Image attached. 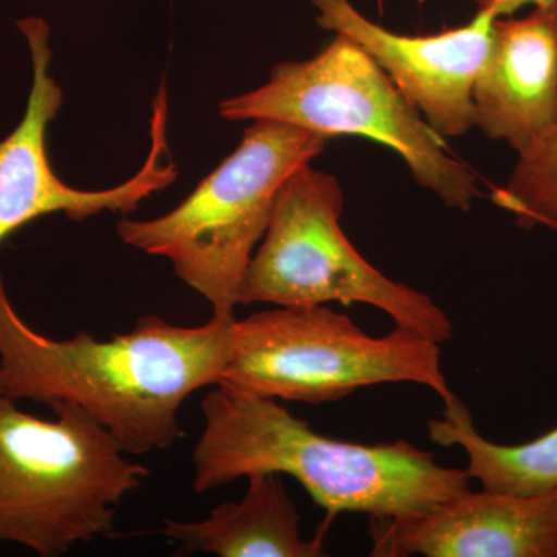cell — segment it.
Instances as JSON below:
<instances>
[{
  "instance_id": "6da1fadb",
  "label": "cell",
  "mask_w": 557,
  "mask_h": 557,
  "mask_svg": "<svg viewBox=\"0 0 557 557\" xmlns=\"http://www.w3.org/2000/svg\"><path fill=\"white\" fill-rule=\"evenodd\" d=\"M234 321L178 327L149 314L109 339H53L22 319L0 274V394L79 406L132 456L168 449L183 437V403L222 380Z\"/></svg>"
},
{
  "instance_id": "7a4b0ae2",
  "label": "cell",
  "mask_w": 557,
  "mask_h": 557,
  "mask_svg": "<svg viewBox=\"0 0 557 557\" xmlns=\"http://www.w3.org/2000/svg\"><path fill=\"white\" fill-rule=\"evenodd\" d=\"M193 487L209 493L260 472L298 480L327 511L369 519L424 515L469 490L467 469L440 465L405 440L376 445L325 437L276 398L214 386L201 403Z\"/></svg>"
},
{
  "instance_id": "3957f363",
  "label": "cell",
  "mask_w": 557,
  "mask_h": 557,
  "mask_svg": "<svg viewBox=\"0 0 557 557\" xmlns=\"http://www.w3.org/2000/svg\"><path fill=\"white\" fill-rule=\"evenodd\" d=\"M50 409L57 418L40 420L0 394V544L40 557L110 536L115 508L149 475L86 410Z\"/></svg>"
},
{
  "instance_id": "277c9868",
  "label": "cell",
  "mask_w": 557,
  "mask_h": 557,
  "mask_svg": "<svg viewBox=\"0 0 557 557\" xmlns=\"http://www.w3.org/2000/svg\"><path fill=\"white\" fill-rule=\"evenodd\" d=\"M329 139L292 124L255 121L239 148L177 208L157 219L121 220L120 239L170 260L180 281L211 306L212 318H236L242 281L269 228L278 189L321 156Z\"/></svg>"
},
{
  "instance_id": "5b68a950",
  "label": "cell",
  "mask_w": 557,
  "mask_h": 557,
  "mask_svg": "<svg viewBox=\"0 0 557 557\" xmlns=\"http://www.w3.org/2000/svg\"><path fill=\"white\" fill-rule=\"evenodd\" d=\"M220 115L278 121L329 138L359 135L397 152L418 185L446 207L468 212L480 197L471 168L449 152L368 51L344 35L311 60L276 65L269 83L223 101Z\"/></svg>"
},
{
  "instance_id": "8992f818",
  "label": "cell",
  "mask_w": 557,
  "mask_h": 557,
  "mask_svg": "<svg viewBox=\"0 0 557 557\" xmlns=\"http://www.w3.org/2000/svg\"><path fill=\"white\" fill-rule=\"evenodd\" d=\"M413 383L450 405L456 395L440 344L399 327L369 336L327 306L277 307L233 325V346L218 386L284 401L325 405L362 387Z\"/></svg>"
},
{
  "instance_id": "52a82bcc",
  "label": "cell",
  "mask_w": 557,
  "mask_h": 557,
  "mask_svg": "<svg viewBox=\"0 0 557 557\" xmlns=\"http://www.w3.org/2000/svg\"><path fill=\"white\" fill-rule=\"evenodd\" d=\"M338 180L304 164L278 189L269 228L242 281L239 306L313 307L364 304L395 325L442 344L454 324L424 293L392 281L362 258L343 228Z\"/></svg>"
},
{
  "instance_id": "ba28073f",
  "label": "cell",
  "mask_w": 557,
  "mask_h": 557,
  "mask_svg": "<svg viewBox=\"0 0 557 557\" xmlns=\"http://www.w3.org/2000/svg\"><path fill=\"white\" fill-rule=\"evenodd\" d=\"M17 25L30 47L33 84L24 119L0 141V244L33 220L54 212H64L70 220H84L102 211L129 214L143 200L174 183L178 171L168 148L164 86L153 100L148 159L134 177L115 188L81 190L54 174L47 152V129L64 95L50 75V27L39 17Z\"/></svg>"
},
{
  "instance_id": "9c48e42d",
  "label": "cell",
  "mask_w": 557,
  "mask_h": 557,
  "mask_svg": "<svg viewBox=\"0 0 557 557\" xmlns=\"http://www.w3.org/2000/svg\"><path fill=\"white\" fill-rule=\"evenodd\" d=\"M318 24L368 51L429 126L442 137L475 127L474 90L497 20L478 11L463 27L438 35L406 36L369 21L350 0H311Z\"/></svg>"
},
{
  "instance_id": "30bf717a",
  "label": "cell",
  "mask_w": 557,
  "mask_h": 557,
  "mask_svg": "<svg viewBox=\"0 0 557 557\" xmlns=\"http://www.w3.org/2000/svg\"><path fill=\"white\" fill-rule=\"evenodd\" d=\"M376 557H557V487L471 491L406 519H370Z\"/></svg>"
},
{
  "instance_id": "8fae6325",
  "label": "cell",
  "mask_w": 557,
  "mask_h": 557,
  "mask_svg": "<svg viewBox=\"0 0 557 557\" xmlns=\"http://www.w3.org/2000/svg\"><path fill=\"white\" fill-rule=\"evenodd\" d=\"M475 126L519 160L536 156L557 126V0L523 17H497L474 90Z\"/></svg>"
},
{
  "instance_id": "7c38bea8",
  "label": "cell",
  "mask_w": 557,
  "mask_h": 557,
  "mask_svg": "<svg viewBox=\"0 0 557 557\" xmlns=\"http://www.w3.org/2000/svg\"><path fill=\"white\" fill-rule=\"evenodd\" d=\"M239 502L219 505L199 522L164 520L161 534L177 542L175 556L211 553L219 557H321L327 555L324 531L307 541L300 534V515L281 475H249Z\"/></svg>"
},
{
  "instance_id": "4fadbf2b",
  "label": "cell",
  "mask_w": 557,
  "mask_h": 557,
  "mask_svg": "<svg viewBox=\"0 0 557 557\" xmlns=\"http://www.w3.org/2000/svg\"><path fill=\"white\" fill-rule=\"evenodd\" d=\"M428 431L437 445L465 450L468 475L483 490L534 496L557 487V428L523 445H498L479 434L471 412L456 398L442 420L428 421Z\"/></svg>"
},
{
  "instance_id": "5bb4252c",
  "label": "cell",
  "mask_w": 557,
  "mask_h": 557,
  "mask_svg": "<svg viewBox=\"0 0 557 557\" xmlns=\"http://www.w3.org/2000/svg\"><path fill=\"white\" fill-rule=\"evenodd\" d=\"M491 197L522 228L557 231V126L536 156L519 160L507 185L494 189Z\"/></svg>"
},
{
  "instance_id": "9a60e30c",
  "label": "cell",
  "mask_w": 557,
  "mask_h": 557,
  "mask_svg": "<svg viewBox=\"0 0 557 557\" xmlns=\"http://www.w3.org/2000/svg\"><path fill=\"white\" fill-rule=\"evenodd\" d=\"M478 5V11H486L496 17L512 16L516 11L527 5L552 2V0H472Z\"/></svg>"
}]
</instances>
